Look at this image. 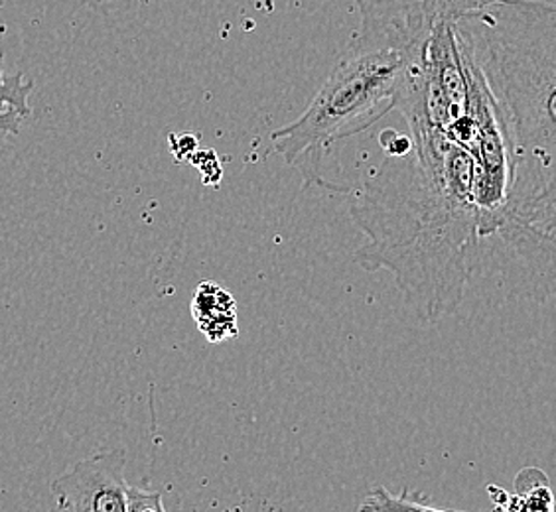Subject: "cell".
I'll use <instances>...</instances> for the list:
<instances>
[{"instance_id": "6da1fadb", "label": "cell", "mask_w": 556, "mask_h": 512, "mask_svg": "<svg viewBox=\"0 0 556 512\" xmlns=\"http://www.w3.org/2000/svg\"><path fill=\"white\" fill-rule=\"evenodd\" d=\"M407 127L410 146L386 152L352 190L353 223L367 236L355 263L391 272L418 320L437 323L460 306L495 212L480 132L470 125Z\"/></svg>"}, {"instance_id": "7a4b0ae2", "label": "cell", "mask_w": 556, "mask_h": 512, "mask_svg": "<svg viewBox=\"0 0 556 512\" xmlns=\"http://www.w3.org/2000/svg\"><path fill=\"white\" fill-rule=\"evenodd\" d=\"M502 108L515 149L503 243L536 270L555 267L556 9L492 0L456 22Z\"/></svg>"}, {"instance_id": "3957f363", "label": "cell", "mask_w": 556, "mask_h": 512, "mask_svg": "<svg viewBox=\"0 0 556 512\" xmlns=\"http://www.w3.org/2000/svg\"><path fill=\"white\" fill-rule=\"evenodd\" d=\"M403 69V52L350 38L304 113L270 135L273 152L296 168L304 182L324 185L326 154L395 108Z\"/></svg>"}, {"instance_id": "277c9868", "label": "cell", "mask_w": 556, "mask_h": 512, "mask_svg": "<svg viewBox=\"0 0 556 512\" xmlns=\"http://www.w3.org/2000/svg\"><path fill=\"white\" fill-rule=\"evenodd\" d=\"M127 456L101 451L75 463L52 483L55 509L74 512H164L161 492L132 487L125 479Z\"/></svg>"}, {"instance_id": "5b68a950", "label": "cell", "mask_w": 556, "mask_h": 512, "mask_svg": "<svg viewBox=\"0 0 556 512\" xmlns=\"http://www.w3.org/2000/svg\"><path fill=\"white\" fill-rule=\"evenodd\" d=\"M359 12L355 40L405 52L432 28L456 22L492 0H353Z\"/></svg>"}, {"instance_id": "8992f818", "label": "cell", "mask_w": 556, "mask_h": 512, "mask_svg": "<svg viewBox=\"0 0 556 512\" xmlns=\"http://www.w3.org/2000/svg\"><path fill=\"white\" fill-rule=\"evenodd\" d=\"M192 316L200 331L212 343L233 340L239 333L236 298L229 294V290L210 280L202 282L193 292Z\"/></svg>"}, {"instance_id": "52a82bcc", "label": "cell", "mask_w": 556, "mask_h": 512, "mask_svg": "<svg viewBox=\"0 0 556 512\" xmlns=\"http://www.w3.org/2000/svg\"><path fill=\"white\" fill-rule=\"evenodd\" d=\"M34 84L18 72L4 75V52H0V132L18 135L22 123L33 115L28 103Z\"/></svg>"}, {"instance_id": "ba28073f", "label": "cell", "mask_w": 556, "mask_h": 512, "mask_svg": "<svg viewBox=\"0 0 556 512\" xmlns=\"http://www.w3.org/2000/svg\"><path fill=\"white\" fill-rule=\"evenodd\" d=\"M507 511H555V499L545 473L525 468L515 477V495H509Z\"/></svg>"}, {"instance_id": "9c48e42d", "label": "cell", "mask_w": 556, "mask_h": 512, "mask_svg": "<svg viewBox=\"0 0 556 512\" xmlns=\"http://www.w3.org/2000/svg\"><path fill=\"white\" fill-rule=\"evenodd\" d=\"M362 511H442L428 501L427 495L413 492L405 487L399 495L387 491L383 485H375L364 502L359 504Z\"/></svg>"}, {"instance_id": "30bf717a", "label": "cell", "mask_w": 556, "mask_h": 512, "mask_svg": "<svg viewBox=\"0 0 556 512\" xmlns=\"http://www.w3.org/2000/svg\"><path fill=\"white\" fill-rule=\"evenodd\" d=\"M488 491L492 495V501H495V507L507 511V504H509V492L503 491L500 487H490Z\"/></svg>"}, {"instance_id": "8fae6325", "label": "cell", "mask_w": 556, "mask_h": 512, "mask_svg": "<svg viewBox=\"0 0 556 512\" xmlns=\"http://www.w3.org/2000/svg\"><path fill=\"white\" fill-rule=\"evenodd\" d=\"M81 2L91 4V7H103V4H111V2H117V0H81ZM140 2H144V0H140Z\"/></svg>"}]
</instances>
